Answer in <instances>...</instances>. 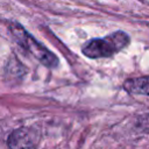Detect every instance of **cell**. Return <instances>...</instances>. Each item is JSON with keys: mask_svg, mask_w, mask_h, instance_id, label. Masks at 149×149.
I'll return each instance as SVG.
<instances>
[{"mask_svg": "<svg viewBox=\"0 0 149 149\" xmlns=\"http://www.w3.org/2000/svg\"><path fill=\"white\" fill-rule=\"evenodd\" d=\"M139 125H140V127H142V128H144V129H149V113L146 114V115H143V116L140 119Z\"/></svg>", "mask_w": 149, "mask_h": 149, "instance_id": "5b68a950", "label": "cell"}, {"mask_svg": "<svg viewBox=\"0 0 149 149\" xmlns=\"http://www.w3.org/2000/svg\"><path fill=\"white\" fill-rule=\"evenodd\" d=\"M130 40L128 34L118 30L102 38H93L83 45V54L88 58H104L111 57L121 51L129 44Z\"/></svg>", "mask_w": 149, "mask_h": 149, "instance_id": "6da1fadb", "label": "cell"}, {"mask_svg": "<svg viewBox=\"0 0 149 149\" xmlns=\"http://www.w3.org/2000/svg\"><path fill=\"white\" fill-rule=\"evenodd\" d=\"M37 143V130L28 127H22L13 130L7 139V144L9 149H36Z\"/></svg>", "mask_w": 149, "mask_h": 149, "instance_id": "3957f363", "label": "cell"}, {"mask_svg": "<svg viewBox=\"0 0 149 149\" xmlns=\"http://www.w3.org/2000/svg\"><path fill=\"white\" fill-rule=\"evenodd\" d=\"M123 88L130 94L149 95V76L127 79L123 83Z\"/></svg>", "mask_w": 149, "mask_h": 149, "instance_id": "277c9868", "label": "cell"}, {"mask_svg": "<svg viewBox=\"0 0 149 149\" xmlns=\"http://www.w3.org/2000/svg\"><path fill=\"white\" fill-rule=\"evenodd\" d=\"M10 33L14 37V40L29 54H31L34 57H36L43 65L48 68H56L58 64V58L55 54H52L48 48H45L43 44H41L38 41H36L30 34H28L22 26L17 23H12Z\"/></svg>", "mask_w": 149, "mask_h": 149, "instance_id": "7a4b0ae2", "label": "cell"}]
</instances>
